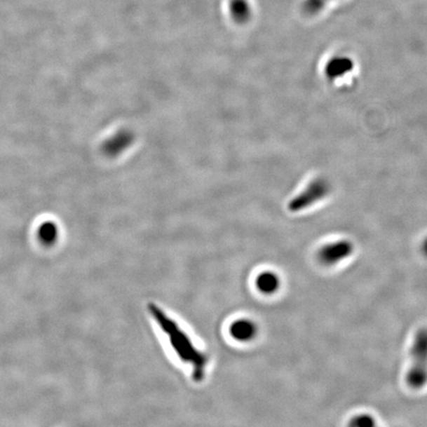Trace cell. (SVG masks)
I'll return each mask as SVG.
<instances>
[{
  "instance_id": "obj_1",
  "label": "cell",
  "mask_w": 427,
  "mask_h": 427,
  "mask_svg": "<svg viewBox=\"0 0 427 427\" xmlns=\"http://www.w3.org/2000/svg\"><path fill=\"white\" fill-rule=\"evenodd\" d=\"M149 311L170 339V344L176 355L181 361L191 365L195 380L201 381L204 378L205 369L208 364L206 355L195 346L189 335L180 329L178 323L165 315L161 308L154 304H149Z\"/></svg>"
},
{
  "instance_id": "obj_2",
  "label": "cell",
  "mask_w": 427,
  "mask_h": 427,
  "mask_svg": "<svg viewBox=\"0 0 427 427\" xmlns=\"http://www.w3.org/2000/svg\"><path fill=\"white\" fill-rule=\"evenodd\" d=\"M411 355L412 365L407 374V383L412 389L419 390L427 383V329L416 332Z\"/></svg>"
},
{
  "instance_id": "obj_3",
  "label": "cell",
  "mask_w": 427,
  "mask_h": 427,
  "mask_svg": "<svg viewBox=\"0 0 427 427\" xmlns=\"http://www.w3.org/2000/svg\"><path fill=\"white\" fill-rule=\"evenodd\" d=\"M330 189V184L327 181L320 179V178L313 181L303 192L289 203V209L291 212L305 210L327 196L329 194Z\"/></svg>"
},
{
  "instance_id": "obj_4",
  "label": "cell",
  "mask_w": 427,
  "mask_h": 427,
  "mask_svg": "<svg viewBox=\"0 0 427 427\" xmlns=\"http://www.w3.org/2000/svg\"><path fill=\"white\" fill-rule=\"evenodd\" d=\"M352 252H353V245L351 241H335L325 245L318 250V259L322 264L332 266L351 257Z\"/></svg>"
},
{
  "instance_id": "obj_5",
  "label": "cell",
  "mask_w": 427,
  "mask_h": 427,
  "mask_svg": "<svg viewBox=\"0 0 427 427\" xmlns=\"http://www.w3.org/2000/svg\"><path fill=\"white\" fill-rule=\"evenodd\" d=\"M134 140V134L130 130H119L106 140L103 144V153L110 158L120 156L132 146Z\"/></svg>"
},
{
  "instance_id": "obj_6",
  "label": "cell",
  "mask_w": 427,
  "mask_h": 427,
  "mask_svg": "<svg viewBox=\"0 0 427 427\" xmlns=\"http://www.w3.org/2000/svg\"><path fill=\"white\" fill-rule=\"evenodd\" d=\"M257 325L248 318L236 320L230 327L231 337L240 342L252 341L257 337Z\"/></svg>"
},
{
  "instance_id": "obj_7",
  "label": "cell",
  "mask_w": 427,
  "mask_h": 427,
  "mask_svg": "<svg viewBox=\"0 0 427 427\" xmlns=\"http://www.w3.org/2000/svg\"><path fill=\"white\" fill-rule=\"evenodd\" d=\"M353 67V62L349 57H335L327 62L325 74L330 79H339L351 72Z\"/></svg>"
},
{
  "instance_id": "obj_8",
  "label": "cell",
  "mask_w": 427,
  "mask_h": 427,
  "mask_svg": "<svg viewBox=\"0 0 427 427\" xmlns=\"http://www.w3.org/2000/svg\"><path fill=\"white\" fill-rule=\"evenodd\" d=\"M255 283H257L258 290L262 294L272 295L279 289L280 279L273 272L265 271L258 275Z\"/></svg>"
},
{
  "instance_id": "obj_9",
  "label": "cell",
  "mask_w": 427,
  "mask_h": 427,
  "mask_svg": "<svg viewBox=\"0 0 427 427\" xmlns=\"http://www.w3.org/2000/svg\"><path fill=\"white\" fill-rule=\"evenodd\" d=\"M230 11L231 16L238 23L247 22L252 15V8L248 0H231Z\"/></svg>"
},
{
  "instance_id": "obj_10",
  "label": "cell",
  "mask_w": 427,
  "mask_h": 427,
  "mask_svg": "<svg viewBox=\"0 0 427 427\" xmlns=\"http://www.w3.org/2000/svg\"><path fill=\"white\" fill-rule=\"evenodd\" d=\"M57 236H59V231H57V226L52 222H47L39 228V240L46 247H52L53 245H55V241L57 240Z\"/></svg>"
},
{
  "instance_id": "obj_11",
  "label": "cell",
  "mask_w": 427,
  "mask_h": 427,
  "mask_svg": "<svg viewBox=\"0 0 427 427\" xmlns=\"http://www.w3.org/2000/svg\"><path fill=\"white\" fill-rule=\"evenodd\" d=\"M349 427H378L372 416L369 414H358L352 417Z\"/></svg>"
},
{
  "instance_id": "obj_12",
  "label": "cell",
  "mask_w": 427,
  "mask_h": 427,
  "mask_svg": "<svg viewBox=\"0 0 427 427\" xmlns=\"http://www.w3.org/2000/svg\"><path fill=\"white\" fill-rule=\"evenodd\" d=\"M325 0H306L305 9L309 13H318L325 6Z\"/></svg>"
},
{
  "instance_id": "obj_13",
  "label": "cell",
  "mask_w": 427,
  "mask_h": 427,
  "mask_svg": "<svg viewBox=\"0 0 427 427\" xmlns=\"http://www.w3.org/2000/svg\"><path fill=\"white\" fill-rule=\"evenodd\" d=\"M422 250H423V253L427 257V238L424 240L423 245H422Z\"/></svg>"
}]
</instances>
